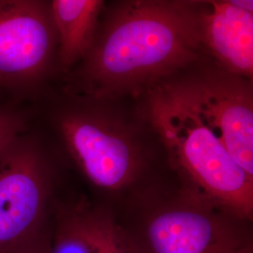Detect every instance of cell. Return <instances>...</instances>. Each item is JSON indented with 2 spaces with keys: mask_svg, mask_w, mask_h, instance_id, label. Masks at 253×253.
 <instances>
[{
  "mask_svg": "<svg viewBox=\"0 0 253 253\" xmlns=\"http://www.w3.org/2000/svg\"><path fill=\"white\" fill-rule=\"evenodd\" d=\"M200 2L137 0L119 4L99 28L75 73L94 99L149 89L198 59Z\"/></svg>",
  "mask_w": 253,
  "mask_h": 253,
  "instance_id": "1",
  "label": "cell"
},
{
  "mask_svg": "<svg viewBox=\"0 0 253 253\" xmlns=\"http://www.w3.org/2000/svg\"><path fill=\"white\" fill-rule=\"evenodd\" d=\"M147 115L187 187L253 220V178L235 163L178 82L147 89Z\"/></svg>",
  "mask_w": 253,
  "mask_h": 253,
  "instance_id": "2",
  "label": "cell"
},
{
  "mask_svg": "<svg viewBox=\"0 0 253 253\" xmlns=\"http://www.w3.org/2000/svg\"><path fill=\"white\" fill-rule=\"evenodd\" d=\"M131 253H241L253 247L247 221L189 187L148 196L116 217Z\"/></svg>",
  "mask_w": 253,
  "mask_h": 253,
  "instance_id": "3",
  "label": "cell"
},
{
  "mask_svg": "<svg viewBox=\"0 0 253 253\" xmlns=\"http://www.w3.org/2000/svg\"><path fill=\"white\" fill-rule=\"evenodd\" d=\"M51 175L36 145L22 135L0 149V253H27L47 235Z\"/></svg>",
  "mask_w": 253,
  "mask_h": 253,
  "instance_id": "4",
  "label": "cell"
},
{
  "mask_svg": "<svg viewBox=\"0 0 253 253\" xmlns=\"http://www.w3.org/2000/svg\"><path fill=\"white\" fill-rule=\"evenodd\" d=\"M58 124L69 153L97 188L125 190L142 173L141 148L116 118L97 110L76 108L63 113Z\"/></svg>",
  "mask_w": 253,
  "mask_h": 253,
  "instance_id": "5",
  "label": "cell"
},
{
  "mask_svg": "<svg viewBox=\"0 0 253 253\" xmlns=\"http://www.w3.org/2000/svg\"><path fill=\"white\" fill-rule=\"evenodd\" d=\"M178 83L235 163L253 178L252 84L223 71L205 72Z\"/></svg>",
  "mask_w": 253,
  "mask_h": 253,
  "instance_id": "6",
  "label": "cell"
},
{
  "mask_svg": "<svg viewBox=\"0 0 253 253\" xmlns=\"http://www.w3.org/2000/svg\"><path fill=\"white\" fill-rule=\"evenodd\" d=\"M56 45L50 3L0 0V84L38 79Z\"/></svg>",
  "mask_w": 253,
  "mask_h": 253,
  "instance_id": "7",
  "label": "cell"
},
{
  "mask_svg": "<svg viewBox=\"0 0 253 253\" xmlns=\"http://www.w3.org/2000/svg\"><path fill=\"white\" fill-rule=\"evenodd\" d=\"M199 5L201 44L223 72L253 79V11L235 1H206Z\"/></svg>",
  "mask_w": 253,
  "mask_h": 253,
  "instance_id": "8",
  "label": "cell"
},
{
  "mask_svg": "<svg viewBox=\"0 0 253 253\" xmlns=\"http://www.w3.org/2000/svg\"><path fill=\"white\" fill-rule=\"evenodd\" d=\"M103 6L101 0H54L50 3L58 59L65 70L82 61L90 51Z\"/></svg>",
  "mask_w": 253,
  "mask_h": 253,
  "instance_id": "9",
  "label": "cell"
},
{
  "mask_svg": "<svg viewBox=\"0 0 253 253\" xmlns=\"http://www.w3.org/2000/svg\"><path fill=\"white\" fill-rule=\"evenodd\" d=\"M57 232L74 241L84 253H131L115 214L85 202L60 212Z\"/></svg>",
  "mask_w": 253,
  "mask_h": 253,
  "instance_id": "10",
  "label": "cell"
},
{
  "mask_svg": "<svg viewBox=\"0 0 253 253\" xmlns=\"http://www.w3.org/2000/svg\"><path fill=\"white\" fill-rule=\"evenodd\" d=\"M25 121L14 112L0 109V149L14 138L22 135Z\"/></svg>",
  "mask_w": 253,
  "mask_h": 253,
  "instance_id": "11",
  "label": "cell"
},
{
  "mask_svg": "<svg viewBox=\"0 0 253 253\" xmlns=\"http://www.w3.org/2000/svg\"><path fill=\"white\" fill-rule=\"evenodd\" d=\"M27 253H54L53 251V240L51 235L46 236L36 247H34Z\"/></svg>",
  "mask_w": 253,
  "mask_h": 253,
  "instance_id": "12",
  "label": "cell"
},
{
  "mask_svg": "<svg viewBox=\"0 0 253 253\" xmlns=\"http://www.w3.org/2000/svg\"><path fill=\"white\" fill-rule=\"evenodd\" d=\"M54 253H81L79 251L73 249V248H69V247H62L54 250Z\"/></svg>",
  "mask_w": 253,
  "mask_h": 253,
  "instance_id": "13",
  "label": "cell"
},
{
  "mask_svg": "<svg viewBox=\"0 0 253 253\" xmlns=\"http://www.w3.org/2000/svg\"><path fill=\"white\" fill-rule=\"evenodd\" d=\"M241 253H253V247L248 248L247 250H245L244 252H242Z\"/></svg>",
  "mask_w": 253,
  "mask_h": 253,
  "instance_id": "14",
  "label": "cell"
}]
</instances>
